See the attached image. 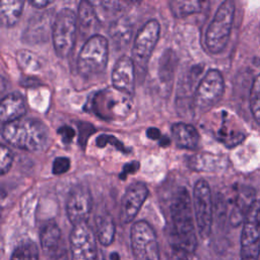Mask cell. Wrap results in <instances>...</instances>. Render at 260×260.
Instances as JSON below:
<instances>
[{"instance_id": "20", "label": "cell", "mask_w": 260, "mask_h": 260, "mask_svg": "<svg viewBox=\"0 0 260 260\" xmlns=\"http://www.w3.org/2000/svg\"><path fill=\"white\" fill-rule=\"evenodd\" d=\"M255 201L254 189L246 187L240 191L231 214V222L233 225H239L241 222H244L248 211Z\"/></svg>"}, {"instance_id": "5", "label": "cell", "mask_w": 260, "mask_h": 260, "mask_svg": "<svg viewBox=\"0 0 260 260\" xmlns=\"http://www.w3.org/2000/svg\"><path fill=\"white\" fill-rule=\"evenodd\" d=\"M235 16V3L223 1L217 8L205 32V46L211 54L220 53L230 40Z\"/></svg>"}, {"instance_id": "18", "label": "cell", "mask_w": 260, "mask_h": 260, "mask_svg": "<svg viewBox=\"0 0 260 260\" xmlns=\"http://www.w3.org/2000/svg\"><path fill=\"white\" fill-rule=\"evenodd\" d=\"M40 241L42 249L49 256L53 255L63 246L61 242V231L55 221H47L42 226L40 232Z\"/></svg>"}, {"instance_id": "29", "label": "cell", "mask_w": 260, "mask_h": 260, "mask_svg": "<svg viewBox=\"0 0 260 260\" xmlns=\"http://www.w3.org/2000/svg\"><path fill=\"white\" fill-rule=\"evenodd\" d=\"M13 162V153L5 145L0 146V171L1 175H5L11 169Z\"/></svg>"}, {"instance_id": "10", "label": "cell", "mask_w": 260, "mask_h": 260, "mask_svg": "<svg viewBox=\"0 0 260 260\" xmlns=\"http://www.w3.org/2000/svg\"><path fill=\"white\" fill-rule=\"evenodd\" d=\"M160 25L156 19H150L138 30L131 51V58L135 64L136 71L147 67L151 54L159 38Z\"/></svg>"}, {"instance_id": "19", "label": "cell", "mask_w": 260, "mask_h": 260, "mask_svg": "<svg viewBox=\"0 0 260 260\" xmlns=\"http://www.w3.org/2000/svg\"><path fill=\"white\" fill-rule=\"evenodd\" d=\"M133 26L131 20L128 17L120 16L111 23L109 28V35L113 41V45H115L118 50L120 48L126 47L132 37Z\"/></svg>"}, {"instance_id": "23", "label": "cell", "mask_w": 260, "mask_h": 260, "mask_svg": "<svg viewBox=\"0 0 260 260\" xmlns=\"http://www.w3.org/2000/svg\"><path fill=\"white\" fill-rule=\"evenodd\" d=\"M78 18L80 23V29L83 32L93 29L99 21V17L94 6L89 1H81L78 6Z\"/></svg>"}, {"instance_id": "12", "label": "cell", "mask_w": 260, "mask_h": 260, "mask_svg": "<svg viewBox=\"0 0 260 260\" xmlns=\"http://www.w3.org/2000/svg\"><path fill=\"white\" fill-rule=\"evenodd\" d=\"M71 260H96L99 252L96 239L90 226L86 223L74 225L69 238Z\"/></svg>"}, {"instance_id": "33", "label": "cell", "mask_w": 260, "mask_h": 260, "mask_svg": "<svg viewBox=\"0 0 260 260\" xmlns=\"http://www.w3.org/2000/svg\"><path fill=\"white\" fill-rule=\"evenodd\" d=\"M58 133L60 134V136L62 137L63 142H65V143H69L72 140V138L74 137V134H75L74 130L69 126L60 127L58 129Z\"/></svg>"}, {"instance_id": "25", "label": "cell", "mask_w": 260, "mask_h": 260, "mask_svg": "<svg viewBox=\"0 0 260 260\" xmlns=\"http://www.w3.org/2000/svg\"><path fill=\"white\" fill-rule=\"evenodd\" d=\"M39 250L34 242L25 241L20 243L12 252L10 260H38Z\"/></svg>"}, {"instance_id": "4", "label": "cell", "mask_w": 260, "mask_h": 260, "mask_svg": "<svg viewBox=\"0 0 260 260\" xmlns=\"http://www.w3.org/2000/svg\"><path fill=\"white\" fill-rule=\"evenodd\" d=\"M109 44L99 34L91 35L83 44L77 57V71L83 78H90L102 73L108 64Z\"/></svg>"}, {"instance_id": "1", "label": "cell", "mask_w": 260, "mask_h": 260, "mask_svg": "<svg viewBox=\"0 0 260 260\" xmlns=\"http://www.w3.org/2000/svg\"><path fill=\"white\" fill-rule=\"evenodd\" d=\"M172 246L178 247L187 254H192L197 248L195 222L188 191L181 188L174 196L171 207Z\"/></svg>"}, {"instance_id": "14", "label": "cell", "mask_w": 260, "mask_h": 260, "mask_svg": "<svg viewBox=\"0 0 260 260\" xmlns=\"http://www.w3.org/2000/svg\"><path fill=\"white\" fill-rule=\"evenodd\" d=\"M147 197L148 188L144 183L134 182L130 184L125 190L121 200V221L123 223L131 222L139 212Z\"/></svg>"}, {"instance_id": "24", "label": "cell", "mask_w": 260, "mask_h": 260, "mask_svg": "<svg viewBox=\"0 0 260 260\" xmlns=\"http://www.w3.org/2000/svg\"><path fill=\"white\" fill-rule=\"evenodd\" d=\"M202 3L197 0L182 1L174 0L170 2V9L175 17H185L187 15L201 11Z\"/></svg>"}, {"instance_id": "38", "label": "cell", "mask_w": 260, "mask_h": 260, "mask_svg": "<svg viewBox=\"0 0 260 260\" xmlns=\"http://www.w3.org/2000/svg\"><path fill=\"white\" fill-rule=\"evenodd\" d=\"M110 259L111 260H120V256H119V254L117 252H114V253H111Z\"/></svg>"}, {"instance_id": "9", "label": "cell", "mask_w": 260, "mask_h": 260, "mask_svg": "<svg viewBox=\"0 0 260 260\" xmlns=\"http://www.w3.org/2000/svg\"><path fill=\"white\" fill-rule=\"evenodd\" d=\"M130 242L135 260H160L155 232L147 221L138 220L133 223Z\"/></svg>"}, {"instance_id": "2", "label": "cell", "mask_w": 260, "mask_h": 260, "mask_svg": "<svg viewBox=\"0 0 260 260\" xmlns=\"http://www.w3.org/2000/svg\"><path fill=\"white\" fill-rule=\"evenodd\" d=\"M1 134L8 144L29 152H43L51 142L48 127L35 119H18L4 124Z\"/></svg>"}, {"instance_id": "7", "label": "cell", "mask_w": 260, "mask_h": 260, "mask_svg": "<svg viewBox=\"0 0 260 260\" xmlns=\"http://www.w3.org/2000/svg\"><path fill=\"white\" fill-rule=\"evenodd\" d=\"M224 91V80L217 69L208 70L199 81L193 96L195 114L202 115L213 108Z\"/></svg>"}, {"instance_id": "6", "label": "cell", "mask_w": 260, "mask_h": 260, "mask_svg": "<svg viewBox=\"0 0 260 260\" xmlns=\"http://www.w3.org/2000/svg\"><path fill=\"white\" fill-rule=\"evenodd\" d=\"M77 29V17L74 11L68 7L60 9L53 21L52 40L55 53L58 57L67 58L75 43Z\"/></svg>"}, {"instance_id": "36", "label": "cell", "mask_w": 260, "mask_h": 260, "mask_svg": "<svg viewBox=\"0 0 260 260\" xmlns=\"http://www.w3.org/2000/svg\"><path fill=\"white\" fill-rule=\"evenodd\" d=\"M172 249H173L174 260H188L186 252H184L183 250H181L180 248L175 247V246H172Z\"/></svg>"}, {"instance_id": "31", "label": "cell", "mask_w": 260, "mask_h": 260, "mask_svg": "<svg viewBox=\"0 0 260 260\" xmlns=\"http://www.w3.org/2000/svg\"><path fill=\"white\" fill-rule=\"evenodd\" d=\"M146 136L151 140H158L159 144L162 146H166L170 143V140L166 136H162L160 131L154 127H150L146 130Z\"/></svg>"}, {"instance_id": "28", "label": "cell", "mask_w": 260, "mask_h": 260, "mask_svg": "<svg viewBox=\"0 0 260 260\" xmlns=\"http://www.w3.org/2000/svg\"><path fill=\"white\" fill-rule=\"evenodd\" d=\"M95 143L99 147H104L107 144H112L113 146H115L118 150L122 151V152H129V149L124 145V143L122 141H120L118 138H116L115 136L112 135H108V134H102L100 135L96 140Z\"/></svg>"}, {"instance_id": "35", "label": "cell", "mask_w": 260, "mask_h": 260, "mask_svg": "<svg viewBox=\"0 0 260 260\" xmlns=\"http://www.w3.org/2000/svg\"><path fill=\"white\" fill-rule=\"evenodd\" d=\"M139 169V164L137 161H132L130 164H127L124 166L123 168V178H125V175L126 174H132V173H135L137 170Z\"/></svg>"}, {"instance_id": "17", "label": "cell", "mask_w": 260, "mask_h": 260, "mask_svg": "<svg viewBox=\"0 0 260 260\" xmlns=\"http://www.w3.org/2000/svg\"><path fill=\"white\" fill-rule=\"evenodd\" d=\"M172 137L176 145L184 149H195L200 140V136L196 128L188 123L177 122L171 127Z\"/></svg>"}, {"instance_id": "11", "label": "cell", "mask_w": 260, "mask_h": 260, "mask_svg": "<svg viewBox=\"0 0 260 260\" xmlns=\"http://www.w3.org/2000/svg\"><path fill=\"white\" fill-rule=\"evenodd\" d=\"M193 208L196 226L201 238L206 239L211 232L213 205L208 183L200 179L193 188Z\"/></svg>"}, {"instance_id": "37", "label": "cell", "mask_w": 260, "mask_h": 260, "mask_svg": "<svg viewBox=\"0 0 260 260\" xmlns=\"http://www.w3.org/2000/svg\"><path fill=\"white\" fill-rule=\"evenodd\" d=\"M52 1H47V0H39V1H30L29 4L37 7V8H43L46 7L47 5L51 4Z\"/></svg>"}, {"instance_id": "26", "label": "cell", "mask_w": 260, "mask_h": 260, "mask_svg": "<svg viewBox=\"0 0 260 260\" xmlns=\"http://www.w3.org/2000/svg\"><path fill=\"white\" fill-rule=\"evenodd\" d=\"M250 110L254 120L260 124V73L254 78L250 89Z\"/></svg>"}, {"instance_id": "8", "label": "cell", "mask_w": 260, "mask_h": 260, "mask_svg": "<svg viewBox=\"0 0 260 260\" xmlns=\"http://www.w3.org/2000/svg\"><path fill=\"white\" fill-rule=\"evenodd\" d=\"M241 260H259L260 257V200L248 211L241 233Z\"/></svg>"}, {"instance_id": "39", "label": "cell", "mask_w": 260, "mask_h": 260, "mask_svg": "<svg viewBox=\"0 0 260 260\" xmlns=\"http://www.w3.org/2000/svg\"><path fill=\"white\" fill-rule=\"evenodd\" d=\"M96 260H106L102 252H99V256H98V259H96Z\"/></svg>"}, {"instance_id": "3", "label": "cell", "mask_w": 260, "mask_h": 260, "mask_svg": "<svg viewBox=\"0 0 260 260\" xmlns=\"http://www.w3.org/2000/svg\"><path fill=\"white\" fill-rule=\"evenodd\" d=\"M132 106L131 95L115 87L100 90L91 100V109L95 115L109 122L125 120L130 115Z\"/></svg>"}, {"instance_id": "34", "label": "cell", "mask_w": 260, "mask_h": 260, "mask_svg": "<svg viewBox=\"0 0 260 260\" xmlns=\"http://www.w3.org/2000/svg\"><path fill=\"white\" fill-rule=\"evenodd\" d=\"M52 260H69L68 253L64 246H62L58 251H56L53 255L50 256Z\"/></svg>"}, {"instance_id": "13", "label": "cell", "mask_w": 260, "mask_h": 260, "mask_svg": "<svg viewBox=\"0 0 260 260\" xmlns=\"http://www.w3.org/2000/svg\"><path fill=\"white\" fill-rule=\"evenodd\" d=\"M91 207L92 198L86 187L77 186L70 191L66 200V213L73 226L86 222Z\"/></svg>"}, {"instance_id": "16", "label": "cell", "mask_w": 260, "mask_h": 260, "mask_svg": "<svg viewBox=\"0 0 260 260\" xmlns=\"http://www.w3.org/2000/svg\"><path fill=\"white\" fill-rule=\"evenodd\" d=\"M25 112V102L19 92H11L2 98L0 103V120L3 124L22 119Z\"/></svg>"}, {"instance_id": "30", "label": "cell", "mask_w": 260, "mask_h": 260, "mask_svg": "<svg viewBox=\"0 0 260 260\" xmlns=\"http://www.w3.org/2000/svg\"><path fill=\"white\" fill-rule=\"evenodd\" d=\"M70 169V159L66 156H58L54 159L52 165V172L55 175L66 173Z\"/></svg>"}, {"instance_id": "22", "label": "cell", "mask_w": 260, "mask_h": 260, "mask_svg": "<svg viewBox=\"0 0 260 260\" xmlns=\"http://www.w3.org/2000/svg\"><path fill=\"white\" fill-rule=\"evenodd\" d=\"M96 239L103 246H110L115 238V222L109 213H103L95 217Z\"/></svg>"}, {"instance_id": "21", "label": "cell", "mask_w": 260, "mask_h": 260, "mask_svg": "<svg viewBox=\"0 0 260 260\" xmlns=\"http://www.w3.org/2000/svg\"><path fill=\"white\" fill-rule=\"evenodd\" d=\"M24 1L22 0H3L0 3V19L1 23L6 27L15 25L22 13Z\"/></svg>"}, {"instance_id": "27", "label": "cell", "mask_w": 260, "mask_h": 260, "mask_svg": "<svg viewBox=\"0 0 260 260\" xmlns=\"http://www.w3.org/2000/svg\"><path fill=\"white\" fill-rule=\"evenodd\" d=\"M17 60L20 66L26 71H38L41 68V64L35 54L28 51H19L17 52Z\"/></svg>"}, {"instance_id": "15", "label": "cell", "mask_w": 260, "mask_h": 260, "mask_svg": "<svg viewBox=\"0 0 260 260\" xmlns=\"http://www.w3.org/2000/svg\"><path fill=\"white\" fill-rule=\"evenodd\" d=\"M136 68L131 57L121 56L115 63L112 72V83L116 89L132 95L135 89Z\"/></svg>"}, {"instance_id": "32", "label": "cell", "mask_w": 260, "mask_h": 260, "mask_svg": "<svg viewBox=\"0 0 260 260\" xmlns=\"http://www.w3.org/2000/svg\"><path fill=\"white\" fill-rule=\"evenodd\" d=\"M78 126H79V129H80L79 143L84 145L87 137H89L94 132V128L92 127V125H90L88 123H80Z\"/></svg>"}]
</instances>
